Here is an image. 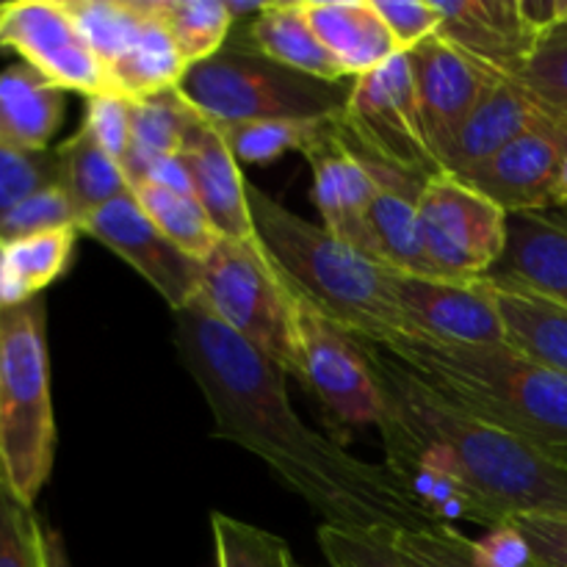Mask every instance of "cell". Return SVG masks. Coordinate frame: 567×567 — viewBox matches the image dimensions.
<instances>
[{"instance_id": "cell-1", "label": "cell", "mask_w": 567, "mask_h": 567, "mask_svg": "<svg viewBox=\"0 0 567 567\" xmlns=\"http://www.w3.org/2000/svg\"><path fill=\"white\" fill-rule=\"evenodd\" d=\"M181 363L203 393L214 437L255 454L321 520L358 532L435 526L385 468L305 424L288 399L286 374L221 324L203 299L172 313Z\"/></svg>"}, {"instance_id": "cell-2", "label": "cell", "mask_w": 567, "mask_h": 567, "mask_svg": "<svg viewBox=\"0 0 567 567\" xmlns=\"http://www.w3.org/2000/svg\"><path fill=\"white\" fill-rule=\"evenodd\" d=\"M363 347L385 391V468L435 524L491 532L520 515L567 518V463L437 399L377 343Z\"/></svg>"}, {"instance_id": "cell-3", "label": "cell", "mask_w": 567, "mask_h": 567, "mask_svg": "<svg viewBox=\"0 0 567 567\" xmlns=\"http://www.w3.org/2000/svg\"><path fill=\"white\" fill-rule=\"evenodd\" d=\"M377 347L446 404L567 463V374L509 343L399 336Z\"/></svg>"}, {"instance_id": "cell-4", "label": "cell", "mask_w": 567, "mask_h": 567, "mask_svg": "<svg viewBox=\"0 0 567 567\" xmlns=\"http://www.w3.org/2000/svg\"><path fill=\"white\" fill-rule=\"evenodd\" d=\"M247 197L255 238L299 302L360 341L388 343L410 336L393 297V269L343 244L324 225L302 219L252 183Z\"/></svg>"}, {"instance_id": "cell-5", "label": "cell", "mask_w": 567, "mask_h": 567, "mask_svg": "<svg viewBox=\"0 0 567 567\" xmlns=\"http://www.w3.org/2000/svg\"><path fill=\"white\" fill-rule=\"evenodd\" d=\"M48 310L31 299L0 310V485L33 509L55 463Z\"/></svg>"}, {"instance_id": "cell-6", "label": "cell", "mask_w": 567, "mask_h": 567, "mask_svg": "<svg viewBox=\"0 0 567 567\" xmlns=\"http://www.w3.org/2000/svg\"><path fill=\"white\" fill-rule=\"evenodd\" d=\"M181 94L216 125L266 120H343L352 83H332L288 70L266 55L227 42L214 59L194 64Z\"/></svg>"}, {"instance_id": "cell-7", "label": "cell", "mask_w": 567, "mask_h": 567, "mask_svg": "<svg viewBox=\"0 0 567 567\" xmlns=\"http://www.w3.org/2000/svg\"><path fill=\"white\" fill-rule=\"evenodd\" d=\"M199 299L255 352L302 382L299 302L271 269L258 238H221L199 269Z\"/></svg>"}, {"instance_id": "cell-8", "label": "cell", "mask_w": 567, "mask_h": 567, "mask_svg": "<svg viewBox=\"0 0 567 567\" xmlns=\"http://www.w3.org/2000/svg\"><path fill=\"white\" fill-rule=\"evenodd\" d=\"M341 127L354 147L393 169L419 181L443 172L426 138L408 53L354 78Z\"/></svg>"}, {"instance_id": "cell-9", "label": "cell", "mask_w": 567, "mask_h": 567, "mask_svg": "<svg viewBox=\"0 0 567 567\" xmlns=\"http://www.w3.org/2000/svg\"><path fill=\"white\" fill-rule=\"evenodd\" d=\"M426 264L441 280H482L507 247V210L457 177H430L419 194Z\"/></svg>"}, {"instance_id": "cell-10", "label": "cell", "mask_w": 567, "mask_h": 567, "mask_svg": "<svg viewBox=\"0 0 567 567\" xmlns=\"http://www.w3.org/2000/svg\"><path fill=\"white\" fill-rule=\"evenodd\" d=\"M297 327L302 385L319 399L332 424L343 430L380 424L385 413V391L363 341L305 302H299Z\"/></svg>"}, {"instance_id": "cell-11", "label": "cell", "mask_w": 567, "mask_h": 567, "mask_svg": "<svg viewBox=\"0 0 567 567\" xmlns=\"http://www.w3.org/2000/svg\"><path fill=\"white\" fill-rule=\"evenodd\" d=\"M0 50L48 78L61 92L83 97L109 94L103 66L83 42L64 0H6L0 3Z\"/></svg>"}, {"instance_id": "cell-12", "label": "cell", "mask_w": 567, "mask_h": 567, "mask_svg": "<svg viewBox=\"0 0 567 567\" xmlns=\"http://www.w3.org/2000/svg\"><path fill=\"white\" fill-rule=\"evenodd\" d=\"M78 230L92 236L116 258L125 260L133 271H138L169 305L172 313L199 297L203 260L188 258L169 238L161 236L158 227L142 214L131 192L83 216Z\"/></svg>"}, {"instance_id": "cell-13", "label": "cell", "mask_w": 567, "mask_h": 567, "mask_svg": "<svg viewBox=\"0 0 567 567\" xmlns=\"http://www.w3.org/2000/svg\"><path fill=\"white\" fill-rule=\"evenodd\" d=\"M393 297L410 336L474 347L507 343V330L487 277L457 282L393 271Z\"/></svg>"}, {"instance_id": "cell-14", "label": "cell", "mask_w": 567, "mask_h": 567, "mask_svg": "<svg viewBox=\"0 0 567 567\" xmlns=\"http://www.w3.org/2000/svg\"><path fill=\"white\" fill-rule=\"evenodd\" d=\"M408 61L426 138L441 164L443 155L452 150L474 111L502 81V75L460 53L441 37H432L419 48L408 50Z\"/></svg>"}, {"instance_id": "cell-15", "label": "cell", "mask_w": 567, "mask_h": 567, "mask_svg": "<svg viewBox=\"0 0 567 567\" xmlns=\"http://www.w3.org/2000/svg\"><path fill=\"white\" fill-rule=\"evenodd\" d=\"M565 158L567 122L548 120L507 144L463 183L507 214H540L548 205H557Z\"/></svg>"}, {"instance_id": "cell-16", "label": "cell", "mask_w": 567, "mask_h": 567, "mask_svg": "<svg viewBox=\"0 0 567 567\" xmlns=\"http://www.w3.org/2000/svg\"><path fill=\"white\" fill-rule=\"evenodd\" d=\"M437 37L502 78H518L543 31L524 0H435Z\"/></svg>"}, {"instance_id": "cell-17", "label": "cell", "mask_w": 567, "mask_h": 567, "mask_svg": "<svg viewBox=\"0 0 567 567\" xmlns=\"http://www.w3.org/2000/svg\"><path fill=\"white\" fill-rule=\"evenodd\" d=\"M305 161L313 169V203L327 230L358 252L380 260L369 227L377 194L374 177L343 136L341 120L330 122V127L305 150Z\"/></svg>"}, {"instance_id": "cell-18", "label": "cell", "mask_w": 567, "mask_h": 567, "mask_svg": "<svg viewBox=\"0 0 567 567\" xmlns=\"http://www.w3.org/2000/svg\"><path fill=\"white\" fill-rule=\"evenodd\" d=\"M181 161L188 172L194 199L203 205L219 236L227 241H252L255 221L247 197L249 183L221 127L199 114L186 133Z\"/></svg>"}, {"instance_id": "cell-19", "label": "cell", "mask_w": 567, "mask_h": 567, "mask_svg": "<svg viewBox=\"0 0 567 567\" xmlns=\"http://www.w3.org/2000/svg\"><path fill=\"white\" fill-rule=\"evenodd\" d=\"M548 120H557V116L524 83L515 78H502L474 111L452 150L443 155L441 169L457 181H465L476 169H482L493 155L502 153L507 144Z\"/></svg>"}, {"instance_id": "cell-20", "label": "cell", "mask_w": 567, "mask_h": 567, "mask_svg": "<svg viewBox=\"0 0 567 567\" xmlns=\"http://www.w3.org/2000/svg\"><path fill=\"white\" fill-rule=\"evenodd\" d=\"M343 136H347V133H343ZM354 153H358L360 161L369 166L377 186L374 203H371L369 214V227L380 264H385L388 269L393 271H404V275L432 277L419 225V194L426 181H419V177L408 175V172L393 169V166L371 158V155H365L363 150L358 147H354Z\"/></svg>"}, {"instance_id": "cell-21", "label": "cell", "mask_w": 567, "mask_h": 567, "mask_svg": "<svg viewBox=\"0 0 567 567\" xmlns=\"http://www.w3.org/2000/svg\"><path fill=\"white\" fill-rule=\"evenodd\" d=\"M299 3L316 37L341 64L343 75L352 81L402 53L374 0H299Z\"/></svg>"}, {"instance_id": "cell-22", "label": "cell", "mask_w": 567, "mask_h": 567, "mask_svg": "<svg viewBox=\"0 0 567 567\" xmlns=\"http://www.w3.org/2000/svg\"><path fill=\"white\" fill-rule=\"evenodd\" d=\"M487 277L518 282L567 308V225L540 214H507V247Z\"/></svg>"}, {"instance_id": "cell-23", "label": "cell", "mask_w": 567, "mask_h": 567, "mask_svg": "<svg viewBox=\"0 0 567 567\" xmlns=\"http://www.w3.org/2000/svg\"><path fill=\"white\" fill-rule=\"evenodd\" d=\"M233 44L266 55V59L288 66V70L321 78V81L343 83V78H347L341 64L332 59L330 50L321 44V39L310 28L299 0L266 3L260 14H255L252 20H244L241 37Z\"/></svg>"}, {"instance_id": "cell-24", "label": "cell", "mask_w": 567, "mask_h": 567, "mask_svg": "<svg viewBox=\"0 0 567 567\" xmlns=\"http://www.w3.org/2000/svg\"><path fill=\"white\" fill-rule=\"evenodd\" d=\"M66 92L25 64L0 72V144L20 153H48L64 122Z\"/></svg>"}, {"instance_id": "cell-25", "label": "cell", "mask_w": 567, "mask_h": 567, "mask_svg": "<svg viewBox=\"0 0 567 567\" xmlns=\"http://www.w3.org/2000/svg\"><path fill=\"white\" fill-rule=\"evenodd\" d=\"M502 313L507 343L537 363L567 374V308L518 286L487 277Z\"/></svg>"}, {"instance_id": "cell-26", "label": "cell", "mask_w": 567, "mask_h": 567, "mask_svg": "<svg viewBox=\"0 0 567 567\" xmlns=\"http://www.w3.org/2000/svg\"><path fill=\"white\" fill-rule=\"evenodd\" d=\"M78 227L0 241V308H17L42 297L72 264Z\"/></svg>"}, {"instance_id": "cell-27", "label": "cell", "mask_w": 567, "mask_h": 567, "mask_svg": "<svg viewBox=\"0 0 567 567\" xmlns=\"http://www.w3.org/2000/svg\"><path fill=\"white\" fill-rule=\"evenodd\" d=\"M199 111L181 94V89L131 100V150L125 158L127 183L142 181L144 172L158 161L181 155L186 133L197 122Z\"/></svg>"}, {"instance_id": "cell-28", "label": "cell", "mask_w": 567, "mask_h": 567, "mask_svg": "<svg viewBox=\"0 0 567 567\" xmlns=\"http://www.w3.org/2000/svg\"><path fill=\"white\" fill-rule=\"evenodd\" d=\"M55 158H59V186L72 199L81 219L131 192L125 169L105 153L103 144L83 122L70 138L55 147Z\"/></svg>"}, {"instance_id": "cell-29", "label": "cell", "mask_w": 567, "mask_h": 567, "mask_svg": "<svg viewBox=\"0 0 567 567\" xmlns=\"http://www.w3.org/2000/svg\"><path fill=\"white\" fill-rule=\"evenodd\" d=\"M131 194L136 197L142 214L158 227L161 236L169 238L188 258L205 260L219 247V230L210 225L208 214L194 199V194L175 192V188L158 186V183L150 181L133 183Z\"/></svg>"}, {"instance_id": "cell-30", "label": "cell", "mask_w": 567, "mask_h": 567, "mask_svg": "<svg viewBox=\"0 0 567 567\" xmlns=\"http://www.w3.org/2000/svg\"><path fill=\"white\" fill-rule=\"evenodd\" d=\"M186 66L214 59L236 28L227 0H150Z\"/></svg>"}, {"instance_id": "cell-31", "label": "cell", "mask_w": 567, "mask_h": 567, "mask_svg": "<svg viewBox=\"0 0 567 567\" xmlns=\"http://www.w3.org/2000/svg\"><path fill=\"white\" fill-rule=\"evenodd\" d=\"M336 120L299 122V120H266L219 125L230 144L238 164H269L286 153H302L330 127Z\"/></svg>"}, {"instance_id": "cell-32", "label": "cell", "mask_w": 567, "mask_h": 567, "mask_svg": "<svg viewBox=\"0 0 567 567\" xmlns=\"http://www.w3.org/2000/svg\"><path fill=\"white\" fill-rule=\"evenodd\" d=\"M216 567H299L282 537L233 515H210Z\"/></svg>"}, {"instance_id": "cell-33", "label": "cell", "mask_w": 567, "mask_h": 567, "mask_svg": "<svg viewBox=\"0 0 567 567\" xmlns=\"http://www.w3.org/2000/svg\"><path fill=\"white\" fill-rule=\"evenodd\" d=\"M391 543L410 567H491L480 557L476 540L449 524L391 532Z\"/></svg>"}, {"instance_id": "cell-34", "label": "cell", "mask_w": 567, "mask_h": 567, "mask_svg": "<svg viewBox=\"0 0 567 567\" xmlns=\"http://www.w3.org/2000/svg\"><path fill=\"white\" fill-rule=\"evenodd\" d=\"M524 83L557 120L567 122V25L559 22L537 42L524 72L515 78Z\"/></svg>"}, {"instance_id": "cell-35", "label": "cell", "mask_w": 567, "mask_h": 567, "mask_svg": "<svg viewBox=\"0 0 567 567\" xmlns=\"http://www.w3.org/2000/svg\"><path fill=\"white\" fill-rule=\"evenodd\" d=\"M316 540L330 567H410L393 548L391 532H358L321 524Z\"/></svg>"}, {"instance_id": "cell-36", "label": "cell", "mask_w": 567, "mask_h": 567, "mask_svg": "<svg viewBox=\"0 0 567 567\" xmlns=\"http://www.w3.org/2000/svg\"><path fill=\"white\" fill-rule=\"evenodd\" d=\"M78 221L81 216H78L72 199L66 197L59 183H53V186L28 194L0 219V241H14V238L37 236V233L61 230V227H78Z\"/></svg>"}, {"instance_id": "cell-37", "label": "cell", "mask_w": 567, "mask_h": 567, "mask_svg": "<svg viewBox=\"0 0 567 567\" xmlns=\"http://www.w3.org/2000/svg\"><path fill=\"white\" fill-rule=\"evenodd\" d=\"M59 183V158L48 153H20L0 144V219L28 194Z\"/></svg>"}, {"instance_id": "cell-38", "label": "cell", "mask_w": 567, "mask_h": 567, "mask_svg": "<svg viewBox=\"0 0 567 567\" xmlns=\"http://www.w3.org/2000/svg\"><path fill=\"white\" fill-rule=\"evenodd\" d=\"M42 520L0 485V567H44Z\"/></svg>"}, {"instance_id": "cell-39", "label": "cell", "mask_w": 567, "mask_h": 567, "mask_svg": "<svg viewBox=\"0 0 567 567\" xmlns=\"http://www.w3.org/2000/svg\"><path fill=\"white\" fill-rule=\"evenodd\" d=\"M374 6L402 53L437 37L441 14L435 0H374Z\"/></svg>"}, {"instance_id": "cell-40", "label": "cell", "mask_w": 567, "mask_h": 567, "mask_svg": "<svg viewBox=\"0 0 567 567\" xmlns=\"http://www.w3.org/2000/svg\"><path fill=\"white\" fill-rule=\"evenodd\" d=\"M83 125L94 133L105 153L125 169L127 150H131V100L100 94L86 100Z\"/></svg>"}, {"instance_id": "cell-41", "label": "cell", "mask_w": 567, "mask_h": 567, "mask_svg": "<svg viewBox=\"0 0 567 567\" xmlns=\"http://www.w3.org/2000/svg\"><path fill=\"white\" fill-rule=\"evenodd\" d=\"M535 567H567V518L520 515L509 520Z\"/></svg>"}, {"instance_id": "cell-42", "label": "cell", "mask_w": 567, "mask_h": 567, "mask_svg": "<svg viewBox=\"0 0 567 567\" xmlns=\"http://www.w3.org/2000/svg\"><path fill=\"white\" fill-rule=\"evenodd\" d=\"M42 548H44V567H72L70 554H66L64 537L50 526H42Z\"/></svg>"}, {"instance_id": "cell-43", "label": "cell", "mask_w": 567, "mask_h": 567, "mask_svg": "<svg viewBox=\"0 0 567 567\" xmlns=\"http://www.w3.org/2000/svg\"><path fill=\"white\" fill-rule=\"evenodd\" d=\"M567 203V158L563 166V175H559V186H557V205Z\"/></svg>"}, {"instance_id": "cell-44", "label": "cell", "mask_w": 567, "mask_h": 567, "mask_svg": "<svg viewBox=\"0 0 567 567\" xmlns=\"http://www.w3.org/2000/svg\"><path fill=\"white\" fill-rule=\"evenodd\" d=\"M559 22L567 25V0H559Z\"/></svg>"}, {"instance_id": "cell-45", "label": "cell", "mask_w": 567, "mask_h": 567, "mask_svg": "<svg viewBox=\"0 0 567 567\" xmlns=\"http://www.w3.org/2000/svg\"><path fill=\"white\" fill-rule=\"evenodd\" d=\"M0 310H3V308H0Z\"/></svg>"}]
</instances>
